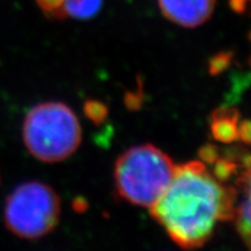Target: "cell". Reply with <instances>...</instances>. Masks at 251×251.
Segmentation results:
<instances>
[{
  "label": "cell",
  "instance_id": "cell-1",
  "mask_svg": "<svg viewBox=\"0 0 251 251\" xmlns=\"http://www.w3.org/2000/svg\"><path fill=\"white\" fill-rule=\"evenodd\" d=\"M236 191L225 186L201 161L176 166L164 193L150 207L152 218L183 249L205 244L216 225L234 219Z\"/></svg>",
  "mask_w": 251,
  "mask_h": 251
},
{
  "label": "cell",
  "instance_id": "cell-2",
  "mask_svg": "<svg viewBox=\"0 0 251 251\" xmlns=\"http://www.w3.org/2000/svg\"><path fill=\"white\" fill-rule=\"evenodd\" d=\"M176 166L170 156L152 144L133 147L115 163L118 192L128 202L150 208L169 186Z\"/></svg>",
  "mask_w": 251,
  "mask_h": 251
},
{
  "label": "cell",
  "instance_id": "cell-3",
  "mask_svg": "<svg viewBox=\"0 0 251 251\" xmlns=\"http://www.w3.org/2000/svg\"><path fill=\"white\" fill-rule=\"evenodd\" d=\"M24 142L31 155L46 163L64 161L81 142V127L74 111L62 102H43L28 112Z\"/></svg>",
  "mask_w": 251,
  "mask_h": 251
},
{
  "label": "cell",
  "instance_id": "cell-4",
  "mask_svg": "<svg viewBox=\"0 0 251 251\" xmlns=\"http://www.w3.org/2000/svg\"><path fill=\"white\" fill-rule=\"evenodd\" d=\"M61 218V199L48 185L28 181L9 194L5 206V224L11 233L26 240L49 234Z\"/></svg>",
  "mask_w": 251,
  "mask_h": 251
},
{
  "label": "cell",
  "instance_id": "cell-5",
  "mask_svg": "<svg viewBox=\"0 0 251 251\" xmlns=\"http://www.w3.org/2000/svg\"><path fill=\"white\" fill-rule=\"evenodd\" d=\"M216 0H158L163 15L185 28L201 26L214 12Z\"/></svg>",
  "mask_w": 251,
  "mask_h": 251
},
{
  "label": "cell",
  "instance_id": "cell-6",
  "mask_svg": "<svg viewBox=\"0 0 251 251\" xmlns=\"http://www.w3.org/2000/svg\"><path fill=\"white\" fill-rule=\"evenodd\" d=\"M238 113L234 109H221L213 113L212 134L215 140L230 143L238 139Z\"/></svg>",
  "mask_w": 251,
  "mask_h": 251
},
{
  "label": "cell",
  "instance_id": "cell-7",
  "mask_svg": "<svg viewBox=\"0 0 251 251\" xmlns=\"http://www.w3.org/2000/svg\"><path fill=\"white\" fill-rule=\"evenodd\" d=\"M103 0H64L55 19H91L98 14Z\"/></svg>",
  "mask_w": 251,
  "mask_h": 251
},
{
  "label": "cell",
  "instance_id": "cell-8",
  "mask_svg": "<svg viewBox=\"0 0 251 251\" xmlns=\"http://www.w3.org/2000/svg\"><path fill=\"white\" fill-rule=\"evenodd\" d=\"M234 219H236L238 233L242 235L244 243L250 242V190L246 192V198L241 205L235 208Z\"/></svg>",
  "mask_w": 251,
  "mask_h": 251
},
{
  "label": "cell",
  "instance_id": "cell-9",
  "mask_svg": "<svg viewBox=\"0 0 251 251\" xmlns=\"http://www.w3.org/2000/svg\"><path fill=\"white\" fill-rule=\"evenodd\" d=\"M84 111H85L86 117L97 125L105 120L108 114L106 105L100 101H87L84 106Z\"/></svg>",
  "mask_w": 251,
  "mask_h": 251
},
{
  "label": "cell",
  "instance_id": "cell-10",
  "mask_svg": "<svg viewBox=\"0 0 251 251\" xmlns=\"http://www.w3.org/2000/svg\"><path fill=\"white\" fill-rule=\"evenodd\" d=\"M230 63V55L228 54H220L216 55L214 58L211 61V74H219V72L224 71L227 65Z\"/></svg>",
  "mask_w": 251,
  "mask_h": 251
}]
</instances>
